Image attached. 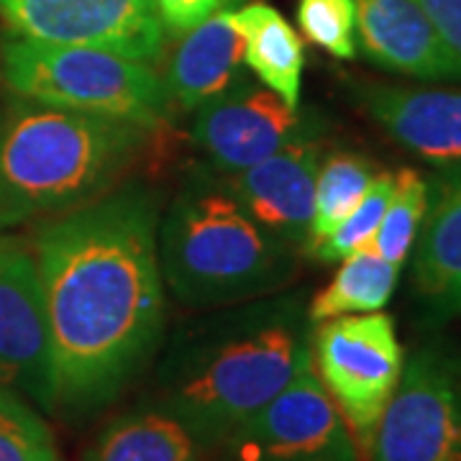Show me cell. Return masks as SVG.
<instances>
[{"instance_id":"ba28073f","label":"cell","mask_w":461,"mask_h":461,"mask_svg":"<svg viewBox=\"0 0 461 461\" xmlns=\"http://www.w3.org/2000/svg\"><path fill=\"white\" fill-rule=\"evenodd\" d=\"M221 461H359V448L313 359L213 446Z\"/></svg>"},{"instance_id":"5bb4252c","label":"cell","mask_w":461,"mask_h":461,"mask_svg":"<svg viewBox=\"0 0 461 461\" xmlns=\"http://www.w3.org/2000/svg\"><path fill=\"white\" fill-rule=\"evenodd\" d=\"M348 87L357 105L400 147L436 167L461 162L459 87L384 83H351Z\"/></svg>"},{"instance_id":"d6986e66","label":"cell","mask_w":461,"mask_h":461,"mask_svg":"<svg viewBox=\"0 0 461 461\" xmlns=\"http://www.w3.org/2000/svg\"><path fill=\"white\" fill-rule=\"evenodd\" d=\"M400 267L382 259L375 249H362L341 259L333 280L308 303L311 323H323L339 315L384 311L395 293Z\"/></svg>"},{"instance_id":"8992f818","label":"cell","mask_w":461,"mask_h":461,"mask_svg":"<svg viewBox=\"0 0 461 461\" xmlns=\"http://www.w3.org/2000/svg\"><path fill=\"white\" fill-rule=\"evenodd\" d=\"M315 326L311 339L315 375L341 412L359 454L369 456L375 430L405 366L395 321L375 311L339 315Z\"/></svg>"},{"instance_id":"6da1fadb","label":"cell","mask_w":461,"mask_h":461,"mask_svg":"<svg viewBox=\"0 0 461 461\" xmlns=\"http://www.w3.org/2000/svg\"><path fill=\"white\" fill-rule=\"evenodd\" d=\"M159 213L144 187L85 203L36 236L54 405L87 412L123 393L165 329Z\"/></svg>"},{"instance_id":"8fae6325","label":"cell","mask_w":461,"mask_h":461,"mask_svg":"<svg viewBox=\"0 0 461 461\" xmlns=\"http://www.w3.org/2000/svg\"><path fill=\"white\" fill-rule=\"evenodd\" d=\"M0 387L54 408L50 323L36 259L21 241L0 239Z\"/></svg>"},{"instance_id":"7a4b0ae2","label":"cell","mask_w":461,"mask_h":461,"mask_svg":"<svg viewBox=\"0 0 461 461\" xmlns=\"http://www.w3.org/2000/svg\"><path fill=\"white\" fill-rule=\"evenodd\" d=\"M313 323L300 295L257 297L175 333L157 369L154 405L208 451L267 405L313 359Z\"/></svg>"},{"instance_id":"5b68a950","label":"cell","mask_w":461,"mask_h":461,"mask_svg":"<svg viewBox=\"0 0 461 461\" xmlns=\"http://www.w3.org/2000/svg\"><path fill=\"white\" fill-rule=\"evenodd\" d=\"M0 75L21 98L83 113L162 126L172 111L167 83L144 62L85 44L14 36L0 50Z\"/></svg>"},{"instance_id":"52a82bcc","label":"cell","mask_w":461,"mask_h":461,"mask_svg":"<svg viewBox=\"0 0 461 461\" xmlns=\"http://www.w3.org/2000/svg\"><path fill=\"white\" fill-rule=\"evenodd\" d=\"M369 461H461V348L430 341L405 359Z\"/></svg>"},{"instance_id":"9c48e42d","label":"cell","mask_w":461,"mask_h":461,"mask_svg":"<svg viewBox=\"0 0 461 461\" xmlns=\"http://www.w3.org/2000/svg\"><path fill=\"white\" fill-rule=\"evenodd\" d=\"M18 36L51 44H85L151 62L165 44L154 0H0Z\"/></svg>"},{"instance_id":"30bf717a","label":"cell","mask_w":461,"mask_h":461,"mask_svg":"<svg viewBox=\"0 0 461 461\" xmlns=\"http://www.w3.org/2000/svg\"><path fill=\"white\" fill-rule=\"evenodd\" d=\"M318 126V115L287 105L269 87L241 83L200 105L193 136L218 172L233 175Z\"/></svg>"},{"instance_id":"d4e9b609","label":"cell","mask_w":461,"mask_h":461,"mask_svg":"<svg viewBox=\"0 0 461 461\" xmlns=\"http://www.w3.org/2000/svg\"><path fill=\"white\" fill-rule=\"evenodd\" d=\"M229 3L233 0H154L162 26L172 33L193 32Z\"/></svg>"},{"instance_id":"cb8c5ba5","label":"cell","mask_w":461,"mask_h":461,"mask_svg":"<svg viewBox=\"0 0 461 461\" xmlns=\"http://www.w3.org/2000/svg\"><path fill=\"white\" fill-rule=\"evenodd\" d=\"M297 23L308 41L336 59H354L359 54L354 0H297Z\"/></svg>"},{"instance_id":"7402d4cb","label":"cell","mask_w":461,"mask_h":461,"mask_svg":"<svg viewBox=\"0 0 461 461\" xmlns=\"http://www.w3.org/2000/svg\"><path fill=\"white\" fill-rule=\"evenodd\" d=\"M393 187H395V175L393 172H377L362 203L351 211V215L330 233L329 239H323L308 254L315 257L318 262L333 264L362 251V249L372 247L379 223H382V215L387 211V203L393 195Z\"/></svg>"},{"instance_id":"603a6c76","label":"cell","mask_w":461,"mask_h":461,"mask_svg":"<svg viewBox=\"0 0 461 461\" xmlns=\"http://www.w3.org/2000/svg\"><path fill=\"white\" fill-rule=\"evenodd\" d=\"M0 461H57L50 426L8 387H0Z\"/></svg>"},{"instance_id":"ffe728a7","label":"cell","mask_w":461,"mask_h":461,"mask_svg":"<svg viewBox=\"0 0 461 461\" xmlns=\"http://www.w3.org/2000/svg\"><path fill=\"white\" fill-rule=\"evenodd\" d=\"M375 175V165L357 151H333L321 162L315 180L313 221L303 251L318 247L344 223L351 211L362 203Z\"/></svg>"},{"instance_id":"484cf974","label":"cell","mask_w":461,"mask_h":461,"mask_svg":"<svg viewBox=\"0 0 461 461\" xmlns=\"http://www.w3.org/2000/svg\"><path fill=\"white\" fill-rule=\"evenodd\" d=\"M441 33L446 47L461 62V0H418Z\"/></svg>"},{"instance_id":"277c9868","label":"cell","mask_w":461,"mask_h":461,"mask_svg":"<svg viewBox=\"0 0 461 461\" xmlns=\"http://www.w3.org/2000/svg\"><path fill=\"white\" fill-rule=\"evenodd\" d=\"M157 251L169 290L193 308L280 293L297 269V249L257 223L213 177L182 187L157 230Z\"/></svg>"},{"instance_id":"2e32d148","label":"cell","mask_w":461,"mask_h":461,"mask_svg":"<svg viewBox=\"0 0 461 461\" xmlns=\"http://www.w3.org/2000/svg\"><path fill=\"white\" fill-rule=\"evenodd\" d=\"M244 69V41L230 23L229 11L203 21L185 33L172 57L167 87L182 108L198 111L239 83Z\"/></svg>"},{"instance_id":"3957f363","label":"cell","mask_w":461,"mask_h":461,"mask_svg":"<svg viewBox=\"0 0 461 461\" xmlns=\"http://www.w3.org/2000/svg\"><path fill=\"white\" fill-rule=\"evenodd\" d=\"M147 129L21 98L0 118V229L98 200L136 159Z\"/></svg>"},{"instance_id":"44dd1931","label":"cell","mask_w":461,"mask_h":461,"mask_svg":"<svg viewBox=\"0 0 461 461\" xmlns=\"http://www.w3.org/2000/svg\"><path fill=\"white\" fill-rule=\"evenodd\" d=\"M426 208H429V180H423V175H418L411 167L400 169L395 175V187L387 203V211L382 215L377 236L372 241V249L382 259L395 267L408 262Z\"/></svg>"},{"instance_id":"ac0fdd59","label":"cell","mask_w":461,"mask_h":461,"mask_svg":"<svg viewBox=\"0 0 461 461\" xmlns=\"http://www.w3.org/2000/svg\"><path fill=\"white\" fill-rule=\"evenodd\" d=\"M203 446L159 405L118 415L87 446L83 461H200Z\"/></svg>"},{"instance_id":"7c38bea8","label":"cell","mask_w":461,"mask_h":461,"mask_svg":"<svg viewBox=\"0 0 461 461\" xmlns=\"http://www.w3.org/2000/svg\"><path fill=\"white\" fill-rule=\"evenodd\" d=\"M321 133L323 126L311 129L259 165L221 180L257 223L295 249L305 247L313 221L315 180L323 162Z\"/></svg>"},{"instance_id":"9a60e30c","label":"cell","mask_w":461,"mask_h":461,"mask_svg":"<svg viewBox=\"0 0 461 461\" xmlns=\"http://www.w3.org/2000/svg\"><path fill=\"white\" fill-rule=\"evenodd\" d=\"M412 293L433 326L461 318V162L438 165L418 230Z\"/></svg>"},{"instance_id":"4fadbf2b","label":"cell","mask_w":461,"mask_h":461,"mask_svg":"<svg viewBox=\"0 0 461 461\" xmlns=\"http://www.w3.org/2000/svg\"><path fill=\"white\" fill-rule=\"evenodd\" d=\"M357 50L379 69L423 83H461V62L418 0H354Z\"/></svg>"},{"instance_id":"e0dca14e","label":"cell","mask_w":461,"mask_h":461,"mask_svg":"<svg viewBox=\"0 0 461 461\" xmlns=\"http://www.w3.org/2000/svg\"><path fill=\"white\" fill-rule=\"evenodd\" d=\"M229 18L244 41V65L287 105H300L305 47L290 21L267 3H247Z\"/></svg>"}]
</instances>
